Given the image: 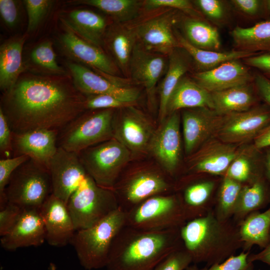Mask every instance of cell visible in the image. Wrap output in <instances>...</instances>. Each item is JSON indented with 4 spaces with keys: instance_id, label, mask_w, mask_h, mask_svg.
<instances>
[{
    "instance_id": "1",
    "label": "cell",
    "mask_w": 270,
    "mask_h": 270,
    "mask_svg": "<svg viewBox=\"0 0 270 270\" xmlns=\"http://www.w3.org/2000/svg\"><path fill=\"white\" fill-rule=\"evenodd\" d=\"M67 75L26 74L4 92L0 108L13 132H59L86 110V96Z\"/></svg>"
},
{
    "instance_id": "2",
    "label": "cell",
    "mask_w": 270,
    "mask_h": 270,
    "mask_svg": "<svg viewBox=\"0 0 270 270\" xmlns=\"http://www.w3.org/2000/svg\"><path fill=\"white\" fill-rule=\"evenodd\" d=\"M178 228L144 230L125 226L112 244L107 270H154L158 264L178 249Z\"/></svg>"
},
{
    "instance_id": "3",
    "label": "cell",
    "mask_w": 270,
    "mask_h": 270,
    "mask_svg": "<svg viewBox=\"0 0 270 270\" xmlns=\"http://www.w3.org/2000/svg\"><path fill=\"white\" fill-rule=\"evenodd\" d=\"M126 212L118 207L94 225L76 230L70 244L86 270L106 267L113 241L126 226Z\"/></svg>"
},
{
    "instance_id": "4",
    "label": "cell",
    "mask_w": 270,
    "mask_h": 270,
    "mask_svg": "<svg viewBox=\"0 0 270 270\" xmlns=\"http://www.w3.org/2000/svg\"><path fill=\"white\" fill-rule=\"evenodd\" d=\"M52 193L48 169L30 158L13 172L4 190L8 202L38 210Z\"/></svg>"
},
{
    "instance_id": "5",
    "label": "cell",
    "mask_w": 270,
    "mask_h": 270,
    "mask_svg": "<svg viewBox=\"0 0 270 270\" xmlns=\"http://www.w3.org/2000/svg\"><path fill=\"white\" fill-rule=\"evenodd\" d=\"M67 206L76 230L94 225L119 207L113 190L100 186L88 174Z\"/></svg>"
},
{
    "instance_id": "6",
    "label": "cell",
    "mask_w": 270,
    "mask_h": 270,
    "mask_svg": "<svg viewBox=\"0 0 270 270\" xmlns=\"http://www.w3.org/2000/svg\"><path fill=\"white\" fill-rule=\"evenodd\" d=\"M114 109L83 112L60 130L58 147L80 153L114 138Z\"/></svg>"
},
{
    "instance_id": "7",
    "label": "cell",
    "mask_w": 270,
    "mask_h": 270,
    "mask_svg": "<svg viewBox=\"0 0 270 270\" xmlns=\"http://www.w3.org/2000/svg\"><path fill=\"white\" fill-rule=\"evenodd\" d=\"M179 12L172 8L144 12L128 24L134 31L138 43L144 48L168 56L180 47L174 28Z\"/></svg>"
},
{
    "instance_id": "8",
    "label": "cell",
    "mask_w": 270,
    "mask_h": 270,
    "mask_svg": "<svg viewBox=\"0 0 270 270\" xmlns=\"http://www.w3.org/2000/svg\"><path fill=\"white\" fill-rule=\"evenodd\" d=\"M125 212L126 226L148 231L178 228L185 214L178 199L168 194L150 197Z\"/></svg>"
},
{
    "instance_id": "9",
    "label": "cell",
    "mask_w": 270,
    "mask_h": 270,
    "mask_svg": "<svg viewBox=\"0 0 270 270\" xmlns=\"http://www.w3.org/2000/svg\"><path fill=\"white\" fill-rule=\"evenodd\" d=\"M86 173L100 186L112 190L130 152L114 138L78 154Z\"/></svg>"
},
{
    "instance_id": "10",
    "label": "cell",
    "mask_w": 270,
    "mask_h": 270,
    "mask_svg": "<svg viewBox=\"0 0 270 270\" xmlns=\"http://www.w3.org/2000/svg\"><path fill=\"white\" fill-rule=\"evenodd\" d=\"M171 188V184L163 173L144 169L120 176L112 190L118 206L127 212L150 197L168 194Z\"/></svg>"
},
{
    "instance_id": "11",
    "label": "cell",
    "mask_w": 270,
    "mask_h": 270,
    "mask_svg": "<svg viewBox=\"0 0 270 270\" xmlns=\"http://www.w3.org/2000/svg\"><path fill=\"white\" fill-rule=\"evenodd\" d=\"M270 124V106L256 104L244 112L222 116L214 137L230 144L254 140Z\"/></svg>"
},
{
    "instance_id": "12",
    "label": "cell",
    "mask_w": 270,
    "mask_h": 270,
    "mask_svg": "<svg viewBox=\"0 0 270 270\" xmlns=\"http://www.w3.org/2000/svg\"><path fill=\"white\" fill-rule=\"evenodd\" d=\"M67 66L76 88L85 96L110 94L136 103L140 96L138 88L128 81L115 82L84 65L69 61Z\"/></svg>"
},
{
    "instance_id": "13",
    "label": "cell",
    "mask_w": 270,
    "mask_h": 270,
    "mask_svg": "<svg viewBox=\"0 0 270 270\" xmlns=\"http://www.w3.org/2000/svg\"><path fill=\"white\" fill-rule=\"evenodd\" d=\"M62 53L75 62L91 68L100 74L119 77L120 72L102 48L80 38L66 28L58 38Z\"/></svg>"
},
{
    "instance_id": "14",
    "label": "cell",
    "mask_w": 270,
    "mask_h": 270,
    "mask_svg": "<svg viewBox=\"0 0 270 270\" xmlns=\"http://www.w3.org/2000/svg\"><path fill=\"white\" fill-rule=\"evenodd\" d=\"M52 194L66 204L87 175L78 153L58 147L48 166Z\"/></svg>"
},
{
    "instance_id": "15",
    "label": "cell",
    "mask_w": 270,
    "mask_h": 270,
    "mask_svg": "<svg viewBox=\"0 0 270 270\" xmlns=\"http://www.w3.org/2000/svg\"><path fill=\"white\" fill-rule=\"evenodd\" d=\"M180 118L178 112L167 116L150 140L148 148L164 171L169 175L176 171L181 152Z\"/></svg>"
},
{
    "instance_id": "16",
    "label": "cell",
    "mask_w": 270,
    "mask_h": 270,
    "mask_svg": "<svg viewBox=\"0 0 270 270\" xmlns=\"http://www.w3.org/2000/svg\"><path fill=\"white\" fill-rule=\"evenodd\" d=\"M122 109L118 118H114V138L133 152L148 148L154 132L152 124L134 106Z\"/></svg>"
},
{
    "instance_id": "17",
    "label": "cell",
    "mask_w": 270,
    "mask_h": 270,
    "mask_svg": "<svg viewBox=\"0 0 270 270\" xmlns=\"http://www.w3.org/2000/svg\"><path fill=\"white\" fill-rule=\"evenodd\" d=\"M222 116L208 108L185 109L182 114L184 150L190 154L214 137Z\"/></svg>"
},
{
    "instance_id": "18",
    "label": "cell",
    "mask_w": 270,
    "mask_h": 270,
    "mask_svg": "<svg viewBox=\"0 0 270 270\" xmlns=\"http://www.w3.org/2000/svg\"><path fill=\"white\" fill-rule=\"evenodd\" d=\"M58 132L48 129L12 132L13 156H27L48 169L50 162L58 148Z\"/></svg>"
},
{
    "instance_id": "19",
    "label": "cell",
    "mask_w": 270,
    "mask_h": 270,
    "mask_svg": "<svg viewBox=\"0 0 270 270\" xmlns=\"http://www.w3.org/2000/svg\"><path fill=\"white\" fill-rule=\"evenodd\" d=\"M40 212L44 222L48 243L58 247L70 243L76 230L67 204L52 194Z\"/></svg>"
},
{
    "instance_id": "20",
    "label": "cell",
    "mask_w": 270,
    "mask_h": 270,
    "mask_svg": "<svg viewBox=\"0 0 270 270\" xmlns=\"http://www.w3.org/2000/svg\"><path fill=\"white\" fill-rule=\"evenodd\" d=\"M168 64V56L148 51L137 42L130 64L128 79L143 86L148 96L152 97Z\"/></svg>"
},
{
    "instance_id": "21",
    "label": "cell",
    "mask_w": 270,
    "mask_h": 270,
    "mask_svg": "<svg viewBox=\"0 0 270 270\" xmlns=\"http://www.w3.org/2000/svg\"><path fill=\"white\" fill-rule=\"evenodd\" d=\"M254 74L240 60L226 62L209 70L194 72L191 77L210 92L253 82Z\"/></svg>"
},
{
    "instance_id": "22",
    "label": "cell",
    "mask_w": 270,
    "mask_h": 270,
    "mask_svg": "<svg viewBox=\"0 0 270 270\" xmlns=\"http://www.w3.org/2000/svg\"><path fill=\"white\" fill-rule=\"evenodd\" d=\"M46 240V232L40 210L24 209L20 218L6 234L2 236L0 244L5 250H14L37 246Z\"/></svg>"
},
{
    "instance_id": "23",
    "label": "cell",
    "mask_w": 270,
    "mask_h": 270,
    "mask_svg": "<svg viewBox=\"0 0 270 270\" xmlns=\"http://www.w3.org/2000/svg\"><path fill=\"white\" fill-rule=\"evenodd\" d=\"M236 144L212 138L204 143L191 159V168L198 172L219 174L226 171L240 152Z\"/></svg>"
},
{
    "instance_id": "24",
    "label": "cell",
    "mask_w": 270,
    "mask_h": 270,
    "mask_svg": "<svg viewBox=\"0 0 270 270\" xmlns=\"http://www.w3.org/2000/svg\"><path fill=\"white\" fill-rule=\"evenodd\" d=\"M136 42V35L128 24L111 22L104 36L102 46L126 78L128 79L130 64Z\"/></svg>"
},
{
    "instance_id": "25",
    "label": "cell",
    "mask_w": 270,
    "mask_h": 270,
    "mask_svg": "<svg viewBox=\"0 0 270 270\" xmlns=\"http://www.w3.org/2000/svg\"><path fill=\"white\" fill-rule=\"evenodd\" d=\"M66 27L83 40L102 48L111 22L104 16L86 9H76L61 14Z\"/></svg>"
},
{
    "instance_id": "26",
    "label": "cell",
    "mask_w": 270,
    "mask_h": 270,
    "mask_svg": "<svg viewBox=\"0 0 270 270\" xmlns=\"http://www.w3.org/2000/svg\"><path fill=\"white\" fill-rule=\"evenodd\" d=\"M191 70H193L192 60L182 48H176L168 55L167 69L159 90L160 123L167 117V105L172 94L180 80Z\"/></svg>"
},
{
    "instance_id": "27",
    "label": "cell",
    "mask_w": 270,
    "mask_h": 270,
    "mask_svg": "<svg viewBox=\"0 0 270 270\" xmlns=\"http://www.w3.org/2000/svg\"><path fill=\"white\" fill-rule=\"evenodd\" d=\"M208 108L214 110L212 93L195 82L184 76L178 82L168 101L167 116L181 109Z\"/></svg>"
},
{
    "instance_id": "28",
    "label": "cell",
    "mask_w": 270,
    "mask_h": 270,
    "mask_svg": "<svg viewBox=\"0 0 270 270\" xmlns=\"http://www.w3.org/2000/svg\"><path fill=\"white\" fill-rule=\"evenodd\" d=\"M178 24L183 37L193 46L204 50L220 51L222 43L215 26L205 18L180 14Z\"/></svg>"
},
{
    "instance_id": "29",
    "label": "cell",
    "mask_w": 270,
    "mask_h": 270,
    "mask_svg": "<svg viewBox=\"0 0 270 270\" xmlns=\"http://www.w3.org/2000/svg\"><path fill=\"white\" fill-rule=\"evenodd\" d=\"M211 93L214 110L222 116L248 110L259 98L253 82Z\"/></svg>"
},
{
    "instance_id": "30",
    "label": "cell",
    "mask_w": 270,
    "mask_h": 270,
    "mask_svg": "<svg viewBox=\"0 0 270 270\" xmlns=\"http://www.w3.org/2000/svg\"><path fill=\"white\" fill-rule=\"evenodd\" d=\"M25 36L10 38L0 46V88L4 92L16 83L24 70L22 48Z\"/></svg>"
},
{
    "instance_id": "31",
    "label": "cell",
    "mask_w": 270,
    "mask_h": 270,
    "mask_svg": "<svg viewBox=\"0 0 270 270\" xmlns=\"http://www.w3.org/2000/svg\"><path fill=\"white\" fill-rule=\"evenodd\" d=\"M175 34L180 47L184 49L190 56L194 72L209 70L228 61L242 60L257 55L236 50L221 52L200 49L190 44L178 31L175 30Z\"/></svg>"
},
{
    "instance_id": "32",
    "label": "cell",
    "mask_w": 270,
    "mask_h": 270,
    "mask_svg": "<svg viewBox=\"0 0 270 270\" xmlns=\"http://www.w3.org/2000/svg\"><path fill=\"white\" fill-rule=\"evenodd\" d=\"M236 50L256 54H270V20L248 28L236 26L230 32Z\"/></svg>"
},
{
    "instance_id": "33",
    "label": "cell",
    "mask_w": 270,
    "mask_h": 270,
    "mask_svg": "<svg viewBox=\"0 0 270 270\" xmlns=\"http://www.w3.org/2000/svg\"><path fill=\"white\" fill-rule=\"evenodd\" d=\"M68 4L93 6L108 16L113 22L128 24L142 12L143 0H74Z\"/></svg>"
},
{
    "instance_id": "34",
    "label": "cell",
    "mask_w": 270,
    "mask_h": 270,
    "mask_svg": "<svg viewBox=\"0 0 270 270\" xmlns=\"http://www.w3.org/2000/svg\"><path fill=\"white\" fill-rule=\"evenodd\" d=\"M210 221L206 217L194 218L180 227L181 239L192 260L202 257V247L210 234Z\"/></svg>"
},
{
    "instance_id": "35",
    "label": "cell",
    "mask_w": 270,
    "mask_h": 270,
    "mask_svg": "<svg viewBox=\"0 0 270 270\" xmlns=\"http://www.w3.org/2000/svg\"><path fill=\"white\" fill-rule=\"evenodd\" d=\"M270 227V210L249 218L241 228L242 238L250 242L261 244L267 239Z\"/></svg>"
},
{
    "instance_id": "36",
    "label": "cell",
    "mask_w": 270,
    "mask_h": 270,
    "mask_svg": "<svg viewBox=\"0 0 270 270\" xmlns=\"http://www.w3.org/2000/svg\"><path fill=\"white\" fill-rule=\"evenodd\" d=\"M196 8L206 20L214 26H222L226 24L232 8L229 1L222 0H192Z\"/></svg>"
},
{
    "instance_id": "37",
    "label": "cell",
    "mask_w": 270,
    "mask_h": 270,
    "mask_svg": "<svg viewBox=\"0 0 270 270\" xmlns=\"http://www.w3.org/2000/svg\"><path fill=\"white\" fill-rule=\"evenodd\" d=\"M30 57L35 65L50 74L66 75V71L56 62L52 42L45 41L35 46Z\"/></svg>"
},
{
    "instance_id": "38",
    "label": "cell",
    "mask_w": 270,
    "mask_h": 270,
    "mask_svg": "<svg viewBox=\"0 0 270 270\" xmlns=\"http://www.w3.org/2000/svg\"><path fill=\"white\" fill-rule=\"evenodd\" d=\"M160 8H172L194 18H204L196 8L192 0H143L142 12Z\"/></svg>"
},
{
    "instance_id": "39",
    "label": "cell",
    "mask_w": 270,
    "mask_h": 270,
    "mask_svg": "<svg viewBox=\"0 0 270 270\" xmlns=\"http://www.w3.org/2000/svg\"><path fill=\"white\" fill-rule=\"evenodd\" d=\"M214 188L211 182L192 184L187 186L183 194L184 210H192L198 208L204 203Z\"/></svg>"
},
{
    "instance_id": "40",
    "label": "cell",
    "mask_w": 270,
    "mask_h": 270,
    "mask_svg": "<svg viewBox=\"0 0 270 270\" xmlns=\"http://www.w3.org/2000/svg\"><path fill=\"white\" fill-rule=\"evenodd\" d=\"M23 3L28 14L27 31L35 30L49 12L54 3L50 0H24Z\"/></svg>"
},
{
    "instance_id": "41",
    "label": "cell",
    "mask_w": 270,
    "mask_h": 270,
    "mask_svg": "<svg viewBox=\"0 0 270 270\" xmlns=\"http://www.w3.org/2000/svg\"><path fill=\"white\" fill-rule=\"evenodd\" d=\"M30 158L26 155L2 158L0 160V204L8 202L4 190L13 172Z\"/></svg>"
},
{
    "instance_id": "42",
    "label": "cell",
    "mask_w": 270,
    "mask_h": 270,
    "mask_svg": "<svg viewBox=\"0 0 270 270\" xmlns=\"http://www.w3.org/2000/svg\"><path fill=\"white\" fill-rule=\"evenodd\" d=\"M235 12L250 20H266L264 0H230Z\"/></svg>"
},
{
    "instance_id": "43",
    "label": "cell",
    "mask_w": 270,
    "mask_h": 270,
    "mask_svg": "<svg viewBox=\"0 0 270 270\" xmlns=\"http://www.w3.org/2000/svg\"><path fill=\"white\" fill-rule=\"evenodd\" d=\"M85 96L86 110L122 108L134 104V103L110 94L92 95Z\"/></svg>"
},
{
    "instance_id": "44",
    "label": "cell",
    "mask_w": 270,
    "mask_h": 270,
    "mask_svg": "<svg viewBox=\"0 0 270 270\" xmlns=\"http://www.w3.org/2000/svg\"><path fill=\"white\" fill-rule=\"evenodd\" d=\"M264 196V186L260 182L245 187L242 189L238 199L240 209L246 212L257 208L262 203Z\"/></svg>"
},
{
    "instance_id": "45",
    "label": "cell",
    "mask_w": 270,
    "mask_h": 270,
    "mask_svg": "<svg viewBox=\"0 0 270 270\" xmlns=\"http://www.w3.org/2000/svg\"><path fill=\"white\" fill-rule=\"evenodd\" d=\"M252 168L250 156L241 150L226 170V176L238 182L245 181L250 176Z\"/></svg>"
},
{
    "instance_id": "46",
    "label": "cell",
    "mask_w": 270,
    "mask_h": 270,
    "mask_svg": "<svg viewBox=\"0 0 270 270\" xmlns=\"http://www.w3.org/2000/svg\"><path fill=\"white\" fill-rule=\"evenodd\" d=\"M192 261L191 255L186 249L178 248L166 257L154 270H186Z\"/></svg>"
},
{
    "instance_id": "47",
    "label": "cell",
    "mask_w": 270,
    "mask_h": 270,
    "mask_svg": "<svg viewBox=\"0 0 270 270\" xmlns=\"http://www.w3.org/2000/svg\"><path fill=\"white\" fill-rule=\"evenodd\" d=\"M242 190L238 182L226 176L220 192V204L224 211L230 210L238 200Z\"/></svg>"
},
{
    "instance_id": "48",
    "label": "cell",
    "mask_w": 270,
    "mask_h": 270,
    "mask_svg": "<svg viewBox=\"0 0 270 270\" xmlns=\"http://www.w3.org/2000/svg\"><path fill=\"white\" fill-rule=\"evenodd\" d=\"M24 209L19 206L8 202L0 210V236L8 234L16 224Z\"/></svg>"
},
{
    "instance_id": "49",
    "label": "cell",
    "mask_w": 270,
    "mask_h": 270,
    "mask_svg": "<svg viewBox=\"0 0 270 270\" xmlns=\"http://www.w3.org/2000/svg\"><path fill=\"white\" fill-rule=\"evenodd\" d=\"M20 1L0 0V14L5 24L10 28L17 25L20 18Z\"/></svg>"
},
{
    "instance_id": "50",
    "label": "cell",
    "mask_w": 270,
    "mask_h": 270,
    "mask_svg": "<svg viewBox=\"0 0 270 270\" xmlns=\"http://www.w3.org/2000/svg\"><path fill=\"white\" fill-rule=\"evenodd\" d=\"M0 152L4 158H11L12 150V132L8 119L0 108Z\"/></svg>"
},
{
    "instance_id": "51",
    "label": "cell",
    "mask_w": 270,
    "mask_h": 270,
    "mask_svg": "<svg viewBox=\"0 0 270 270\" xmlns=\"http://www.w3.org/2000/svg\"><path fill=\"white\" fill-rule=\"evenodd\" d=\"M249 266L248 254L242 252L230 256L222 263L214 264L210 268L202 270H248Z\"/></svg>"
},
{
    "instance_id": "52",
    "label": "cell",
    "mask_w": 270,
    "mask_h": 270,
    "mask_svg": "<svg viewBox=\"0 0 270 270\" xmlns=\"http://www.w3.org/2000/svg\"><path fill=\"white\" fill-rule=\"evenodd\" d=\"M248 66L255 68L270 80V54H262L242 59Z\"/></svg>"
},
{
    "instance_id": "53",
    "label": "cell",
    "mask_w": 270,
    "mask_h": 270,
    "mask_svg": "<svg viewBox=\"0 0 270 270\" xmlns=\"http://www.w3.org/2000/svg\"><path fill=\"white\" fill-rule=\"evenodd\" d=\"M253 83L259 98L270 106V80L259 72L254 74Z\"/></svg>"
},
{
    "instance_id": "54",
    "label": "cell",
    "mask_w": 270,
    "mask_h": 270,
    "mask_svg": "<svg viewBox=\"0 0 270 270\" xmlns=\"http://www.w3.org/2000/svg\"><path fill=\"white\" fill-rule=\"evenodd\" d=\"M254 140V148L257 150L270 147V124Z\"/></svg>"
},
{
    "instance_id": "55",
    "label": "cell",
    "mask_w": 270,
    "mask_h": 270,
    "mask_svg": "<svg viewBox=\"0 0 270 270\" xmlns=\"http://www.w3.org/2000/svg\"><path fill=\"white\" fill-rule=\"evenodd\" d=\"M254 260H260L270 264V246L258 255L255 256Z\"/></svg>"
},
{
    "instance_id": "56",
    "label": "cell",
    "mask_w": 270,
    "mask_h": 270,
    "mask_svg": "<svg viewBox=\"0 0 270 270\" xmlns=\"http://www.w3.org/2000/svg\"><path fill=\"white\" fill-rule=\"evenodd\" d=\"M265 166L266 168V174L268 178L270 180V148H269L266 152L264 160Z\"/></svg>"
},
{
    "instance_id": "57",
    "label": "cell",
    "mask_w": 270,
    "mask_h": 270,
    "mask_svg": "<svg viewBox=\"0 0 270 270\" xmlns=\"http://www.w3.org/2000/svg\"><path fill=\"white\" fill-rule=\"evenodd\" d=\"M266 20H270V0H264Z\"/></svg>"
},
{
    "instance_id": "58",
    "label": "cell",
    "mask_w": 270,
    "mask_h": 270,
    "mask_svg": "<svg viewBox=\"0 0 270 270\" xmlns=\"http://www.w3.org/2000/svg\"><path fill=\"white\" fill-rule=\"evenodd\" d=\"M48 270H58L54 264L50 262L48 267Z\"/></svg>"
},
{
    "instance_id": "59",
    "label": "cell",
    "mask_w": 270,
    "mask_h": 270,
    "mask_svg": "<svg viewBox=\"0 0 270 270\" xmlns=\"http://www.w3.org/2000/svg\"><path fill=\"white\" fill-rule=\"evenodd\" d=\"M186 270H199L196 266H189Z\"/></svg>"
}]
</instances>
